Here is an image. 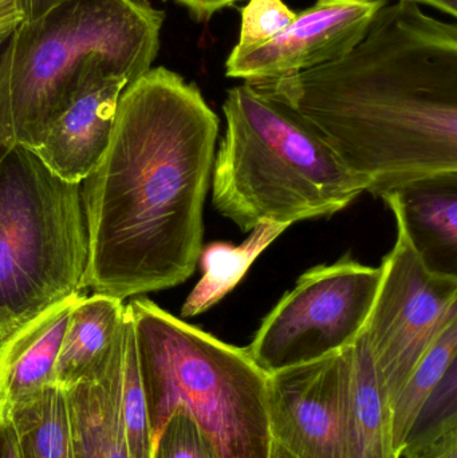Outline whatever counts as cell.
<instances>
[{
  "instance_id": "6da1fadb",
  "label": "cell",
  "mask_w": 457,
  "mask_h": 458,
  "mask_svg": "<svg viewBox=\"0 0 457 458\" xmlns=\"http://www.w3.org/2000/svg\"><path fill=\"white\" fill-rule=\"evenodd\" d=\"M217 136L219 118L177 72L156 67L123 89L109 147L80 182L85 290L123 301L192 276Z\"/></svg>"
},
{
  "instance_id": "7a4b0ae2",
  "label": "cell",
  "mask_w": 457,
  "mask_h": 458,
  "mask_svg": "<svg viewBox=\"0 0 457 458\" xmlns=\"http://www.w3.org/2000/svg\"><path fill=\"white\" fill-rule=\"evenodd\" d=\"M254 83L305 118L375 198L457 174V27L384 5L343 58Z\"/></svg>"
},
{
  "instance_id": "3957f363",
  "label": "cell",
  "mask_w": 457,
  "mask_h": 458,
  "mask_svg": "<svg viewBox=\"0 0 457 458\" xmlns=\"http://www.w3.org/2000/svg\"><path fill=\"white\" fill-rule=\"evenodd\" d=\"M223 110L212 204L241 232L330 217L368 192L305 118L254 83L230 89Z\"/></svg>"
},
{
  "instance_id": "277c9868",
  "label": "cell",
  "mask_w": 457,
  "mask_h": 458,
  "mask_svg": "<svg viewBox=\"0 0 457 458\" xmlns=\"http://www.w3.org/2000/svg\"><path fill=\"white\" fill-rule=\"evenodd\" d=\"M133 320L152 440L184 411L217 458H268V374L233 346L145 298L126 304Z\"/></svg>"
},
{
  "instance_id": "5b68a950",
  "label": "cell",
  "mask_w": 457,
  "mask_h": 458,
  "mask_svg": "<svg viewBox=\"0 0 457 458\" xmlns=\"http://www.w3.org/2000/svg\"><path fill=\"white\" fill-rule=\"evenodd\" d=\"M164 18L147 0H69L21 23L3 64L15 144L30 150L42 144L91 56H104L129 83L150 70Z\"/></svg>"
},
{
  "instance_id": "8992f818",
  "label": "cell",
  "mask_w": 457,
  "mask_h": 458,
  "mask_svg": "<svg viewBox=\"0 0 457 458\" xmlns=\"http://www.w3.org/2000/svg\"><path fill=\"white\" fill-rule=\"evenodd\" d=\"M89 242L80 184L15 145L0 163V347L83 293Z\"/></svg>"
},
{
  "instance_id": "52a82bcc",
  "label": "cell",
  "mask_w": 457,
  "mask_h": 458,
  "mask_svg": "<svg viewBox=\"0 0 457 458\" xmlns=\"http://www.w3.org/2000/svg\"><path fill=\"white\" fill-rule=\"evenodd\" d=\"M381 276L380 267L351 255L309 269L266 315L247 352L273 374L346 349L367 326Z\"/></svg>"
},
{
  "instance_id": "ba28073f",
  "label": "cell",
  "mask_w": 457,
  "mask_h": 458,
  "mask_svg": "<svg viewBox=\"0 0 457 458\" xmlns=\"http://www.w3.org/2000/svg\"><path fill=\"white\" fill-rule=\"evenodd\" d=\"M383 200L396 219V244L381 263L380 288L364 335L391 408L432 344L457 323V276L424 263L399 209Z\"/></svg>"
},
{
  "instance_id": "9c48e42d",
  "label": "cell",
  "mask_w": 457,
  "mask_h": 458,
  "mask_svg": "<svg viewBox=\"0 0 457 458\" xmlns=\"http://www.w3.org/2000/svg\"><path fill=\"white\" fill-rule=\"evenodd\" d=\"M351 346L268 374L271 438L292 456L349 458L345 405Z\"/></svg>"
},
{
  "instance_id": "30bf717a",
  "label": "cell",
  "mask_w": 457,
  "mask_h": 458,
  "mask_svg": "<svg viewBox=\"0 0 457 458\" xmlns=\"http://www.w3.org/2000/svg\"><path fill=\"white\" fill-rule=\"evenodd\" d=\"M386 0L316 4L297 13L274 39L252 50L236 51L225 64L227 77L262 82L316 69L343 58L367 34Z\"/></svg>"
},
{
  "instance_id": "8fae6325",
  "label": "cell",
  "mask_w": 457,
  "mask_h": 458,
  "mask_svg": "<svg viewBox=\"0 0 457 458\" xmlns=\"http://www.w3.org/2000/svg\"><path fill=\"white\" fill-rule=\"evenodd\" d=\"M128 85L104 56L89 58L72 102L32 152L59 179L80 184L109 147L118 101Z\"/></svg>"
},
{
  "instance_id": "7c38bea8",
  "label": "cell",
  "mask_w": 457,
  "mask_h": 458,
  "mask_svg": "<svg viewBox=\"0 0 457 458\" xmlns=\"http://www.w3.org/2000/svg\"><path fill=\"white\" fill-rule=\"evenodd\" d=\"M78 293L32 320L0 347V420L32 393L55 385V366Z\"/></svg>"
},
{
  "instance_id": "4fadbf2b",
  "label": "cell",
  "mask_w": 457,
  "mask_h": 458,
  "mask_svg": "<svg viewBox=\"0 0 457 458\" xmlns=\"http://www.w3.org/2000/svg\"><path fill=\"white\" fill-rule=\"evenodd\" d=\"M381 199L394 201L424 263L457 276V174L416 180Z\"/></svg>"
},
{
  "instance_id": "5bb4252c",
  "label": "cell",
  "mask_w": 457,
  "mask_h": 458,
  "mask_svg": "<svg viewBox=\"0 0 457 458\" xmlns=\"http://www.w3.org/2000/svg\"><path fill=\"white\" fill-rule=\"evenodd\" d=\"M125 304L114 296H83L70 312L55 366V385L72 389L106 362L123 330Z\"/></svg>"
},
{
  "instance_id": "9a60e30c",
  "label": "cell",
  "mask_w": 457,
  "mask_h": 458,
  "mask_svg": "<svg viewBox=\"0 0 457 458\" xmlns=\"http://www.w3.org/2000/svg\"><path fill=\"white\" fill-rule=\"evenodd\" d=\"M345 421L349 458H399L392 444L391 408L364 331L351 346Z\"/></svg>"
},
{
  "instance_id": "2e32d148",
  "label": "cell",
  "mask_w": 457,
  "mask_h": 458,
  "mask_svg": "<svg viewBox=\"0 0 457 458\" xmlns=\"http://www.w3.org/2000/svg\"><path fill=\"white\" fill-rule=\"evenodd\" d=\"M107 360L93 376L64 390L75 458H131L107 378Z\"/></svg>"
},
{
  "instance_id": "e0dca14e",
  "label": "cell",
  "mask_w": 457,
  "mask_h": 458,
  "mask_svg": "<svg viewBox=\"0 0 457 458\" xmlns=\"http://www.w3.org/2000/svg\"><path fill=\"white\" fill-rule=\"evenodd\" d=\"M290 228L287 225L262 223L241 244L215 242L203 245L198 264L203 276L182 307V318H193L211 310L246 276L258 258Z\"/></svg>"
},
{
  "instance_id": "ac0fdd59",
  "label": "cell",
  "mask_w": 457,
  "mask_h": 458,
  "mask_svg": "<svg viewBox=\"0 0 457 458\" xmlns=\"http://www.w3.org/2000/svg\"><path fill=\"white\" fill-rule=\"evenodd\" d=\"M8 420L21 458H75L66 393L56 385L19 401Z\"/></svg>"
},
{
  "instance_id": "d6986e66",
  "label": "cell",
  "mask_w": 457,
  "mask_h": 458,
  "mask_svg": "<svg viewBox=\"0 0 457 458\" xmlns=\"http://www.w3.org/2000/svg\"><path fill=\"white\" fill-rule=\"evenodd\" d=\"M456 358L457 323H453L432 344L391 405L392 444L399 458L429 403L456 370Z\"/></svg>"
},
{
  "instance_id": "ffe728a7",
  "label": "cell",
  "mask_w": 457,
  "mask_h": 458,
  "mask_svg": "<svg viewBox=\"0 0 457 458\" xmlns=\"http://www.w3.org/2000/svg\"><path fill=\"white\" fill-rule=\"evenodd\" d=\"M107 378L120 411L131 458H152L153 440L140 376L133 320L125 306L123 330L106 366Z\"/></svg>"
},
{
  "instance_id": "44dd1931",
  "label": "cell",
  "mask_w": 457,
  "mask_h": 458,
  "mask_svg": "<svg viewBox=\"0 0 457 458\" xmlns=\"http://www.w3.org/2000/svg\"><path fill=\"white\" fill-rule=\"evenodd\" d=\"M297 13L282 0H250L241 10V35L233 50L260 47L281 34Z\"/></svg>"
},
{
  "instance_id": "7402d4cb",
  "label": "cell",
  "mask_w": 457,
  "mask_h": 458,
  "mask_svg": "<svg viewBox=\"0 0 457 458\" xmlns=\"http://www.w3.org/2000/svg\"><path fill=\"white\" fill-rule=\"evenodd\" d=\"M152 458H217L214 446L184 411L169 417L153 440Z\"/></svg>"
},
{
  "instance_id": "603a6c76",
  "label": "cell",
  "mask_w": 457,
  "mask_h": 458,
  "mask_svg": "<svg viewBox=\"0 0 457 458\" xmlns=\"http://www.w3.org/2000/svg\"><path fill=\"white\" fill-rule=\"evenodd\" d=\"M400 458H457L456 403L419 425L405 444Z\"/></svg>"
},
{
  "instance_id": "cb8c5ba5",
  "label": "cell",
  "mask_w": 457,
  "mask_h": 458,
  "mask_svg": "<svg viewBox=\"0 0 457 458\" xmlns=\"http://www.w3.org/2000/svg\"><path fill=\"white\" fill-rule=\"evenodd\" d=\"M5 45L0 46V163L8 155L11 149L15 147L13 140V126H11L10 110H8L7 93L4 86V50Z\"/></svg>"
},
{
  "instance_id": "d4e9b609",
  "label": "cell",
  "mask_w": 457,
  "mask_h": 458,
  "mask_svg": "<svg viewBox=\"0 0 457 458\" xmlns=\"http://www.w3.org/2000/svg\"><path fill=\"white\" fill-rule=\"evenodd\" d=\"M21 23L24 16L19 0H0V46L10 40Z\"/></svg>"
},
{
  "instance_id": "484cf974",
  "label": "cell",
  "mask_w": 457,
  "mask_h": 458,
  "mask_svg": "<svg viewBox=\"0 0 457 458\" xmlns=\"http://www.w3.org/2000/svg\"><path fill=\"white\" fill-rule=\"evenodd\" d=\"M176 2L187 7L199 21H208L217 11L235 4L241 0H176Z\"/></svg>"
},
{
  "instance_id": "4316f807",
  "label": "cell",
  "mask_w": 457,
  "mask_h": 458,
  "mask_svg": "<svg viewBox=\"0 0 457 458\" xmlns=\"http://www.w3.org/2000/svg\"><path fill=\"white\" fill-rule=\"evenodd\" d=\"M69 0H19L24 21H37L54 8Z\"/></svg>"
},
{
  "instance_id": "83f0119b",
  "label": "cell",
  "mask_w": 457,
  "mask_h": 458,
  "mask_svg": "<svg viewBox=\"0 0 457 458\" xmlns=\"http://www.w3.org/2000/svg\"><path fill=\"white\" fill-rule=\"evenodd\" d=\"M0 458H21L15 432L10 420H0Z\"/></svg>"
},
{
  "instance_id": "f1b7e54d",
  "label": "cell",
  "mask_w": 457,
  "mask_h": 458,
  "mask_svg": "<svg viewBox=\"0 0 457 458\" xmlns=\"http://www.w3.org/2000/svg\"><path fill=\"white\" fill-rule=\"evenodd\" d=\"M405 2L415 3V4L423 3V4L437 8L453 18L457 15V0H405Z\"/></svg>"
},
{
  "instance_id": "f546056e",
  "label": "cell",
  "mask_w": 457,
  "mask_h": 458,
  "mask_svg": "<svg viewBox=\"0 0 457 458\" xmlns=\"http://www.w3.org/2000/svg\"><path fill=\"white\" fill-rule=\"evenodd\" d=\"M268 458H297V457L292 456V454H289V452H287L286 449L282 448V446L278 445V444L273 443V446H271L270 457H268Z\"/></svg>"
},
{
  "instance_id": "4dcf8cb0",
  "label": "cell",
  "mask_w": 457,
  "mask_h": 458,
  "mask_svg": "<svg viewBox=\"0 0 457 458\" xmlns=\"http://www.w3.org/2000/svg\"><path fill=\"white\" fill-rule=\"evenodd\" d=\"M343 2H365V0H318L317 4H337Z\"/></svg>"
}]
</instances>
